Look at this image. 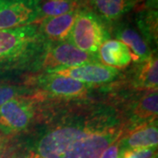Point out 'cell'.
I'll list each match as a JSON object with an SVG mask.
<instances>
[{
  "mask_svg": "<svg viewBox=\"0 0 158 158\" xmlns=\"http://www.w3.org/2000/svg\"><path fill=\"white\" fill-rule=\"evenodd\" d=\"M4 158H41L39 155H37L30 148H16L15 150H11L7 153L6 150V155Z\"/></svg>",
  "mask_w": 158,
  "mask_h": 158,
  "instance_id": "cell-20",
  "label": "cell"
},
{
  "mask_svg": "<svg viewBox=\"0 0 158 158\" xmlns=\"http://www.w3.org/2000/svg\"><path fill=\"white\" fill-rule=\"evenodd\" d=\"M84 6L83 0H40L39 21L45 18L56 17L77 11Z\"/></svg>",
  "mask_w": 158,
  "mask_h": 158,
  "instance_id": "cell-17",
  "label": "cell"
},
{
  "mask_svg": "<svg viewBox=\"0 0 158 158\" xmlns=\"http://www.w3.org/2000/svg\"><path fill=\"white\" fill-rule=\"evenodd\" d=\"M131 84L137 90H157L158 62L156 56L152 55L138 64L132 76Z\"/></svg>",
  "mask_w": 158,
  "mask_h": 158,
  "instance_id": "cell-15",
  "label": "cell"
},
{
  "mask_svg": "<svg viewBox=\"0 0 158 158\" xmlns=\"http://www.w3.org/2000/svg\"><path fill=\"white\" fill-rule=\"evenodd\" d=\"M34 98L18 97L0 107V133L10 136L27 130L34 122L36 111Z\"/></svg>",
  "mask_w": 158,
  "mask_h": 158,
  "instance_id": "cell-5",
  "label": "cell"
},
{
  "mask_svg": "<svg viewBox=\"0 0 158 158\" xmlns=\"http://www.w3.org/2000/svg\"><path fill=\"white\" fill-rule=\"evenodd\" d=\"M111 28H113V34L116 40L124 43L129 48L135 62H143L154 55L138 29L130 24L117 22Z\"/></svg>",
  "mask_w": 158,
  "mask_h": 158,
  "instance_id": "cell-12",
  "label": "cell"
},
{
  "mask_svg": "<svg viewBox=\"0 0 158 158\" xmlns=\"http://www.w3.org/2000/svg\"><path fill=\"white\" fill-rule=\"evenodd\" d=\"M110 37L107 25L85 6L79 10L67 41L81 50L97 55L102 44Z\"/></svg>",
  "mask_w": 158,
  "mask_h": 158,
  "instance_id": "cell-3",
  "label": "cell"
},
{
  "mask_svg": "<svg viewBox=\"0 0 158 158\" xmlns=\"http://www.w3.org/2000/svg\"><path fill=\"white\" fill-rule=\"evenodd\" d=\"M120 139V138H119ZM119 139L114 141L113 144H111L109 147L102 153L99 158H119L120 157V144Z\"/></svg>",
  "mask_w": 158,
  "mask_h": 158,
  "instance_id": "cell-21",
  "label": "cell"
},
{
  "mask_svg": "<svg viewBox=\"0 0 158 158\" xmlns=\"http://www.w3.org/2000/svg\"><path fill=\"white\" fill-rule=\"evenodd\" d=\"M125 127L122 112L116 106L76 105L47 116L28 147L41 158H99Z\"/></svg>",
  "mask_w": 158,
  "mask_h": 158,
  "instance_id": "cell-1",
  "label": "cell"
},
{
  "mask_svg": "<svg viewBox=\"0 0 158 158\" xmlns=\"http://www.w3.org/2000/svg\"><path fill=\"white\" fill-rule=\"evenodd\" d=\"M119 158H157V147L124 150Z\"/></svg>",
  "mask_w": 158,
  "mask_h": 158,
  "instance_id": "cell-19",
  "label": "cell"
},
{
  "mask_svg": "<svg viewBox=\"0 0 158 158\" xmlns=\"http://www.w3.org/2000/svg\"><path fill=\"white\" fill-rule=\"evenodd\" d=\"M157 120L127 128L119 139L120 151L157 147Z\"/></svg>",
  "mask_w": 158,
  "mask_h": 158,
  "instance_id": "cell-10",
  "label": "cell"
},
{
  "mask_svg": "<svg viewBox=\"0 0 158 158\" xmlns=\"http://www.w3.org/2000/svg\"><path fill=\"white\" fill-rule=\"evenodd\" d=\"M32 85L42 94L61 99L83 98L88 94L90 88V85L77 80L56 73H44L35 77Z\"/></svg>",
  "mask_w": 158,
  "mask_h": 158,
  "instance_id": "cell-6",
  "label": "cell"
},
{
  "mask_svg": "<svg viewBox=\"0 0 158 158\" xmlns=\"http://www.w3.org/2000/svg\"><path fill=\"white\" fill-rule=\"evenodd\" d=\"M46 46L37 23L0 30V73L38 71Z\"/></svg>",
  "mask_w": 158,
  "mask_h": 158,
  "instance_id": "cell-2",
  "label": "cell"
},
{
  "mask_svg": "<svg viewBox=\"0 0 158 158\" xmlns=\"http://www.w3.org/2000/svg\"><path fill=\"white\" fill-rule=\"evenodd\" d=\"M34 93V90L26 86L0 84V107L6 102L18 97L31 96Z\"/></svg>",
  "mask_w": 158,
  "mask_h": 158,
  "instance_id": "cell-18",
  "label": "cell"
},
{
  "mask_svg": "<svg viewBox=\"0 0 158 158\" xmlns=\"http://www.w3.org/2000/svg\"><path fill=\"white\" fill-rule=\"evenodd\" d=\"M88 62H99L98 54L94 55L81 50L67 40L47 42L39 70H43L45 73H54L60 69Z\"/></svg>",
  "mask_w": 158,
  "mask_h": 158,
  "instance_id": "cell-4",
  "label": "cell"
},
{
  "mask_svg": "<svg viewBox=\"0 0 158 158\" xmlns=\"http://www.w3.org/2000/svg\"><path fill=\"white\" fill-rule=\"evenodd\" d=\"M40 0H3L0 30L16 28L39 22Z\"/></svg>",
  "mask_w": 158,
  "mask_h": 158,
  "instance_id": "cell-7",
  "label": "cell"
},
{
  "mask_svg": "<svg viewBox=\"0 0 158 158\" xmlns=\"http://www.w3.org/2000/svg\"><path fill=\"white\" fill-rule=\"evenodd\" d=\"M136 27L148 45H157V10L144 8L136 14Z\"/></svg>",
  "mask_w": 158,
  "mask_h": 158,
  "instance_id": "cell-16",
  "label": "cell"
},
{
  "mask_svg": "<svg viewBox=\"0 0 158 158\" xmlns=\"http://www.w3.org/2000/svg\"><path fill=\"white\" fill-rule=\"evenodd\" d=\"M131 1H132V2H133V4H134V5L135 6L136 4H138V3H140V2H141L142 0H131Z\"/></svg>",
  "mask_w": 158,
  "mask_h": 158,
  "instance_id": "cell-23",
  "label": "cell"
},
{
  "mask_svg": "<svg viewBox=\"0 0 158 158\" xmlns=\"http://www.w3.org/2000/svg\"><path fill=\"white\" fill-rule=\"evenodd\" d=\"M56 74L69 77L87 85H106L122 77L118 69L109 67L101 62H88L79 66L57 70Z\"/></svg>",
  "mask_w": 158,
  "mask_h": 158,
  "instance_id": "cell-8",
  "label": "cell"
},
{
  "mask_svg": "<svg viewBox=\"0 0 158 158\" xmlns=\"http://www.w3.org/2000/svg\"><path fill=\"white\" fill-rule=\"evenodd\" d=\"M90 9L108 26L109 29L129 12L135 5L131 0H83Z\"/></svg>",
  "mask_w": 158,
  "mask_h": 158,
  "instance_id": "cell-13",
  "label": "cell"
},
{
  "mask_svg": "<svg viewBox=\"0 0 158 158\" xmlns=\"http://www.w3.org/2000/svg\"><path fill=\"white\" fill-rule=\"evenodd\" d=\"M85 7V6H84ZM79 10L56 17L42 19L38 24V32L47 42L65 41L73 27Z\"/></svg>",
  "mask_w": 158,
  "mask_h": 158,
  "instance_id": "cell-11",
  "label": "cell"
},
{
  "mask_svg": "<svg viewBox=\"0 0 158 158\" xmlns=\"http://www.w3.org/2000/svg\"><path fill=\"white\" fill-rule=\"evenodd\" d=\"M157 90H145L141 96L130 102L126 113H122L127 128L157 119Z\"/></svg>",
  "mask_w": 158,
  "mask_h": 158,
  "instance_id": "cell-9",
  "label": "cell"
},
{
  "mask_svg": "<svg viewBox=\"0 0 158 158\" xmlns=\"http://www.w3.org/2000/svg\"><path fill=\"white\" fill-rule=\"evenodd\" d=\"M2 2H3V0H0V8H1V6H2Z\"/></svg>",
  "mask_w": 158,
  "mask_h": 158,
  "instance_id": "cell-24",
  "label": "cell"
},
{
  "mask_svg": "<svg viewBox=\"0 0 158 158\" xmlns=\"http://www.w3.org/2000/svg\"><path fill=\"white\" fill-rule=\"evenodd\" d=\"M98 61L102 64L115 69L128 66L134 60L129 48L118 40H108L98 51Z\"/></svg>",
  "mask_w": 158,
  "mask_h": 158,
  "instance_id": "cell-14",
  "label": "cell"
},
{
  "mask_svg": "<svg viewBox=\"0 0 158 158\" xmlns=\"http://www.w3.org/2000/svg\"><path fill=\"white\" fill-rule=\"evenodd\" d=\"M8 137L0 133V158H4L7 150Z\"/></svg>",
  "mask_w": 158,
  "mask_h": 158,
  "instance_id": "cell-22",
  "label": "cell"
}]
</instances>
